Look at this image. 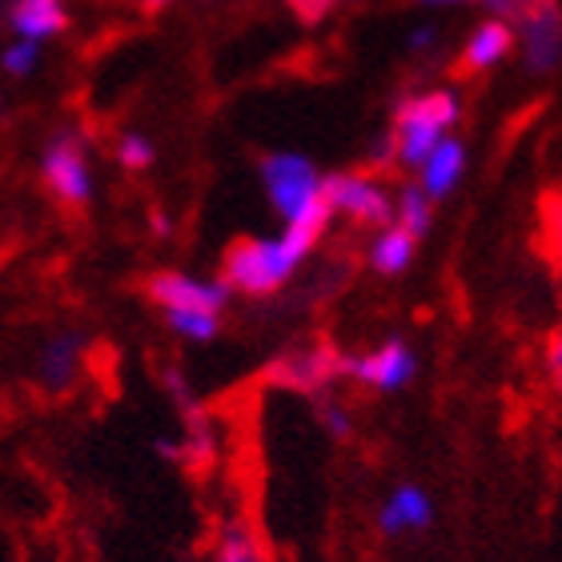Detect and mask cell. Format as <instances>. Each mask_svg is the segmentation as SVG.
<instances>
[{
	"label": "cell",
	"instance_id": "4316f807",
	"mask_svg": "<svg viewBox=\"0 0 562 562\" xmlns=\"http://www.w3.org/2000/svg\"><path fill=\"white\" fill-rule=\"evenodd\" d=\"M334 4H338V0H290L293 16H302L305 24H317L322 16H329Z\"/></svg>",
	"mask_w": 562,
	"mask_h": 562
},
{
	"label": "cell",
	"instance_id": "52a82bcc",
	"mask_svg": "<svg viewBox=\"0 0 562 562\" xmlns=\"http://www.w3.org/2000/svg\"><path fill=\"white\" fill-rule=\"evenodd\" d=\"M145 293L161 314H225V305L234 297L225 278H198L186 270L153 273L145 281Z\"/></svg>",
	"mask_w": 562,
	"mask_h": 562
},
{
	"label": "cell",
	"instance_id": "5b68a950",
	"mask_svg": "<svg viewBox=\"0 0 562 562\" xmlns=\"http://www.w3.org/2000/svg\"><path fill=\"white\" fill-rule=\"evenodd\" d=\"M341 362H346V353L334 350L329 341H305V346L278 353L266 366V382L290 390V394H302V398H322L341 378Z\"/></svg>",
	"mask_w": 562,
	"mask_h": 562
},
{
	"label": "cell",
	"instance_id": "30bf717a",
	"mask_svg": "<svg viewBox=\"0 0 562 562\" xmlns=\"http://www.w3.org/2000/svg\"><path fill=\"white\" fill-rule=\"evenodd\" d=\"M462 117V101L454 89H426V93L402 97L394 109V133H434L450 137V125Z\"/></svg>",
	"mask_w": 562,
	"mask_h": 562
},
{
	"label": "cell",
	"instance_id": "7c38bea8",
	"mask_svg": "<svg viewBox=\"0 0 562 562\" xmlns=\"http://www.w3.org/2000/svg\"><path fill=\"white\" fill-rule=\"evenodd\" d=\"M515 48H518L515 29H510L506 21L486 16V21H479L474 29H470L467 45H462V69L467 72H491V69H498Z\"/></svg>",
	"mask_w": 562,
	"mask_h": 562
},
{
	"label": "cell",
	"instance_id": "7402d4cb",
	"mask_svg": "<svg viewBox=\"0 0 562 562\" xmlns=\"http://www.w3.org/2000/svg\"><path fill=\"white\" fill-rule=\"evenodd\" d=\"M36 65H41V45L36 41L12 36L4 53H0V69L9 72V77H29V72H36Z\"/></svg>",
	"mask_w": 562,
	"mask_h": 562
},
{
	"label": "cell",
	"instance_id": "44dd1931",
	"mask_svg": "<svg viewBox=\"0 0 562 562\" xmlns=\"http://www.w3.org/2000/svg\"><path fill=\"white\" fill-rule=\"evenodd\" d=\"M165 326L186 341H213L222 329V314H161Z\"/></svg>",
	"mask_w": 562,
	"mask_h": 562
},
{
	"label": "cell",
	"instance_id": "6da1fadb",
	"mask_svg": "<svg viewBox=\"0 0 562 562\" xmlns=\"http://www.w3.org/2000/svg\"><path fill=\"white\" fill-rule=\"evenodd\" d=\"M261 189L281 217V234L305 254H314L334 222L326 201V173H317V165L302 153H270L261 157Z\"/></svg>",
	"mask_w": 562,
	"mask_h": 562
},
{
	"label": "cell",
	"instance_id": "9a60e30c",
	"mask_svg": "<svg viewBox=\"0 0 562 562\" xmlns=\"http://www.w3.org/2000/svg\"><path fill=\"white\" fill-rule=\"evenodd\" d=\"M467 173V145L458 137H446L438 149L430 153V161L418 169V186L430 193L434 201H442L454 193V186Z\"/></svg>",
	"mask_w": 562,
	"mask_h": 562
},
{
	"label": "cell",
	"instance_id": "2e32d148",
	"mask_svg": "<svg viewBox=\"0 0 562 562\" xmlns=\"http://www.w3.org/2000/svg\"><path fill=\"white\" fill-rule=\"evenodd\" d=\"M414 254H418V237L406 234L398 222L386 225V229H378L370 249H366V261H370V270L382 273V278H398L414 266Z\"/></svg>",
	"mask_w": 562,
	"mask_h": 562
},
{
	"label": "cell",
	"instance_id": "9c48e42d",
	"mask_svg": "<svg viewBox=\"0 0 562 562\" xmlns=\"http://www.w3.org/2000/svg\"><path fill=\"white\" fill-rule=\"evenodd\" d=\"M85 353H89V341H85L81 329H53L41 346H36L33 358V378L36 386L60 398L69 394L85 374Z\"/></svg>",
	"mask_w": 562,
	"mask_h": 562
},
{
	"label": "cell",
	"instance_id": "5bb4252c",
	"mask_svg": "<svg viewBox=\"0 0 562 562\" xmlns=\"http://www.w3.org/2000/svg\"><path fill=\"white\" fill-rule=\"evenodd\" d=\"M181 418V430H177V442H181V467L186 470H210L217 462V426H213L210 411L193 402L186 411H177Z\"/></svg>",
	"mask_w": 562,
	"mask_h": 562
},
{
	"label": "cell",
	"instance_id": "8fae6325",
	"mask_svg": "<svg viewBox=\"0 0 562 562\" xmlns=\"http://www.w3.org/2000/svg\"><path fill=\"white\" fill-rule=\"evenodd\" d=\"M434 522V503L430 494L414 486V482H402L394 491L382 498L378 506V530L386 535V539H402V535H422V530H430Z\"/></svg>",
	"mask_w": 562,
	"mask_h": 562
},
{
	"label": "cell",
	"instance_id": "83f0119b",
	"mask_svg": "<svg viewBox=\"0 0 562 562\" xmlns=\"http://www.w3.org/2000/svg\"><path fill=\"white\" fill-rule=\"evenodd\" d=\"M434 41H438V29H430V24H414L411 36H406V48H411V53H426V48H434Z\"/></svg>",
	"mask_w": 562,
	"mask_h": 562
},
{
	"label": "cell",
	"instance_id": "cb8c5ba5",
	"mask_svg": "<svg viewBox=\"0 0 562 562\" xmlns=\"http://www.w3.org/2000/svg\"><path fill=\"white\" fill-rule=\"evenodd\" d=\"M542 374H547L551 390H559L562 394V326H554L551 338H547V346H542Z\"/></svg>",
	"mask_w": 562,
	"mask_h": 562
},
{
	"label": "cell",
	"instance_id": "3957f363",
	"mask_svg": "<svg viewBox=\"0 0 562 562\" xmlns=\"http://www.w3.org/2000/svg\"><path fill=\"white\" fill-rule=\"evenodd\" d=\"M41 181L60 205L81 210L93 201V149L81 130H57L41 149Z\"/></svg>",
	"mask_w": 562,
	"mask_h": 562
},
{
	"label": "cell",
	"instance_id": "7a4b0ae2",
	"mask_svg": "<svg viewBox=\"0 0 562 562\" xmlns=\"http://www.w3.org/2000/svg\"><path fill=\"white\" fill-rule=\"evenodd\" d=\"M310 258L302 246H293L290 237H241L225 249L222 258V278L234 293L246 297H270L285 281L297 273V266Z\"/></svg>",
	"mask_w": 562,
	"mask_h": 562
},
{
	"label": "cell",
	"instance_id": "d6986e66",
	"mask_svg": "<svg viewBox=\"0 0 562 562\" xmlns=\"http://www.w3.org/2000/svg\"><path fill=\"white\" fill-rule=\"evenodd\" d=\"M113 157H117L121 169L140 173V169H149V165L157 161V145H153L145 133L130 130V133H121V137L113 140Z\"/></svg>",
	"mask_w": 562,
	"mask_h": 562
},
{
	"label": "cell",
	"instance_id": "ffe728a7",
	"mask_svg": "<svg viewBox=\"0 0 562 562\" xmlns=\"http://www.w3.org/2000/svg\"><path fill=\"white\" fill-rule=\"evenodd\" d=\"M314 414H317V426H322L329 438L346 442V438L353 434V411L341 398H334V394H322V398H314Z\"/></svg>",
	"mask_w": 562,
	"mask_h": 562
},
{
	"label": "cell",
	"instance_id": "ba28073f",
	"mask_svg": "<svg viewBox=\"0 0 562 562\" xmlns=\"http://www.w3.org/2000/svg\"><path fill=\"white\" fill-rule=\"evenodd\" d=\"M522 69L530 77H551L562 65V4L559 0H535L522 21L515 24Z\"/></svg>",
	"mask_w": 562,
	"mask_h": 562
},
{
	"label": "cell",
	"instance_id": "603a6c76",
	"mask_svg": "<svg viewBox=\"0 0 562 562\" xmlns=\"http://www.w3.org/2000/svg\"><path fill=\"white\" fill-rule=\"evenodd\" d=\"M542 241H547L554 270L562 273V193H551L542 201Z\"/></svg>",
	"mask_w": 562,
	"mask_h": 562
},
{
	"label": "cell",
	"instance_id": "f546056e",
	"mask_svg": "<svg viewBox=\"0 0 562 562\" xmlns=\"http://www.w3.org/2000/svg\"><path fill=\"white\" fill-rule=\"evenodd\" d=\"M418 4H430V9H458V4H470V0H418Z\"/></svg>",
	"mask_w": 562,
	"mask_h": 562
},
{
	"label": "cell",
	"instance_id": "484cf974",
	"mask_svg": "<svg viewBox=\"0 0 562 562\" xmlns=\"http://www.w3.org/2000/svg\"><path fill=\"white\" fill-rule=\"evenodd\" d=\"M486 4V16H494V21H506L510 29H515L518 21H522V12L535 4V0H482Z\"/></svg>",
	"mask_w": 562,
	"mask_h": 562
},
{
	"label": "cell",
	"instance_id": "ac0fdd59",
	"mask_svg": "<svg viewBox=\"0 0 562 562\" xmlns=\"http://www.w3.org/2000/svg\"><path fill=\"white\" fill-rule=\"evenodd\" d=\"M398 225L406 234L426 237L434 225V198L422 186H402L398 189Z\"/></svg>",
	"mask_w": 562,
	"mask_h": 562
},
{
	"label": "cell",
	"instance_id": "4fadbf2b",
	"mask_svg": "<svg viewBox=\"0 0 562 562\" xmlns=\"http://www.w3.org/2000/svg\"><path fill=\"white\" fill-rule=\"evenodd\" d=\"M9 29L21 41H57L69 29V9L65 0H12L9 4Z\"/></svg>",
	"mask_w": 562,
	"mask_h": 562
},
{
	"label": "cell",
	"instance_id": "4dcf8cb0",
	"mask_svg": "<svg viewBox=\"0 0 562 562\" xmlns=\"http://www.w3.org/2000/svg\"><path fill=\"white\" fill-rule=\"evenodd\" d=\"M140 4H145V9H149V12H157V9H165L169 0H140Z\"/></svg>",
	"mask_w": 562,
	"mask_h": 562
},
{
	"label": "cell",
	"instance_id": "e0dca14e",
	"mask_svg": "<svg viewBox=\"0 0 562 562\" xmlns=\"http://www.w3.org/2000/svg\"><path fill=\"white\" fill-rule=\"evenodd\" d=\"M210 559L213 562H270L266 559V547H261V539H258V530L249 527L241 515L225 518L222 527H217Z\"/></svg>",
	"mask_w": 562,
	"mask_h": 562
},
{
	"label": "cell",
	"instance_id": "277c9868",
	"mask_svg": "<svg viewBox=\"0 0 562 562\" xmlns=\"http://www.w3.org/2000/svg\"><path fill=\"white\" fill-rule=\"evenodd\" d=\"M326 201L334 217H346L353 225H370L374 234L398 222V198L390 193L386 181L378 173H362V169L326 173Z\"/></svg>",
	"mask_w": 562,
	"mask_h": 562
},
{
	"label": "cell",
	"instance_id": "8992f818",
	"mask_svg": "<svg viewBox=\"0 0 562 562\" xmlns=\"http://www.w3.org/2000/svg\"><path fill=\"white\" fill-rule=\"evenodd\" d=\"M414 374H418V353L406 338H386L374 350L346 353V362H341L346 382L374 390V394H398L411 386Z\"/></svg>",
	"mask_w": 562,
	"mask_h": 562
},
{
	"label": "cell",
	"instance_id": "d4e9b609",
	"mask_svg": "<svg viewBox=\"0 0 562 562\" xmlns=\"http://www.w3.org/2000/svg\"><path fill=\"white\" fill-rule=\"evenodd\" d=\"M370 169H390V165H398V137L394 133H378L374 140H370Z\"/></svg>",
	"mask_w": 562,
	"mask_h": 562
},
{
	"label": "cell",
	"instance_id": "f1b7e54d",
	"mask_svg": "<svg viewBox=\"0 0 562 562\" xmlns=\"http://www.w3.org/2000/svg\"><path fill=\"white\" fill-rule=\"evenodd\" d=\"M153 234L169 237V217H165V213H153Z\"/></svg>",
	"mask_w": 562,
	"mask_h": 562
}]
</instances>
